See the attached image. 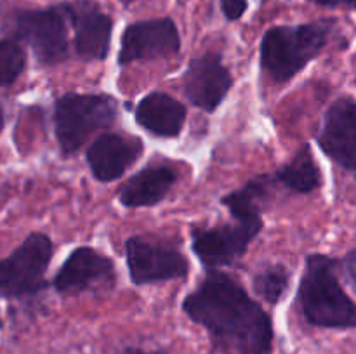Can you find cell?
I'll return each instance as SVG.
<instances>
[{"label":"cell","mask_w":356,"mask_h":354,"mask_svg":"<svg viewBox=\"0 0 356 354\" xmlns=\"http://www.w3.org/2000/svg\"><path fill=\"white\" fill-rule=\"evenodd\" d=\"M183 309L191 321L204 326L222 354H270L273 326L270 316L228 274L212 271Z\"/></svg>","instance_id":"1"},{"label":"cell","mask_w":356,"mask_h":354,"mask_svg":"<svg viewBox=\"0 0 356 354\" xmlns=\"http://www.w3.org/2000/svg\"><path fill=\"white\" fill-rule=\"evenodd\" d=\"M334 260L312 255L299 285L298 302L306 321L323 328H355L356 304L344 294Z\"/></svg>","instance_id":"2"},{"label":"cell","mask_w":356,"mask_h":354,"mask_svg":"<svg viewBox=\"0 0 356 354\" xmlns=\"http://www.w3.org/2000/svg\"><path fill=\"white\" fill-rule=\"evenodd\" d=\"M327 35L329 26L322 23L273 28L261 44V65L275 82H287L320 54Z\"/></svg>","instance_id":"3"},{"label":"cell","mask_w":356,"mask_h":354,"mask_svg":"<svg viewBox=\"0 0 356 354\" xmlns=\"http://www.w3.org/2000/svg\"><path fill=\"white\" fill-rule=\"evenodd\" d=\"M117 118V103L103 94H66L54 110L56 135L65 155L75 153L99 128Z\"/></svg>","instance_id":"4"},{"label":"cell","mask_w":356,"mask_h":354,"mask_svg":"<svg viewBox=\"0 0 356 354\" xmlns=\"http://www.w3.org/2000/svg\"><path fill=\"white\" fill-rule=\"evenodd\" d=\"M51 257V239L42 233H31L9 257L0 260V297H23L42 290Z\"/></svg>","instance_id":"5"},{"label":"cell","mask_w":356,"mask_h":354,"mask_svg":"<svg viewBox=\"0 0 356 354\" xmlns=\"http://www.w3.org/2000/svg\"><path fill=\"white\" fill-rule=\"evenodd\" d=\"M14 33L33 49L44 65H56L68 56L65 16L59 9L19 12L14 17Z\"/></svg>","instance_id":"6"},{"label":"cell","mask_w":356,"mask_h":354,"mask_svg":"<svg viewBox=\"0 0 356 354\" xmlns=\"http://www.w3.org/2000/svg\"><path fill=\"white\" fill-rule=\"evenodd\" d=\"M263 228V221L225 224L218 228L195 229L191 233L193 250L205 267L228 266L245 253L247 246Z\"/></svg>","instance_id":"7"},{"label":"cell","mask_w":356,"mask_h":354,"mask_svg":"<svg viewBox=\"0 0 356 354\" xmlns=\"http://www.w3.org/2000/svg\"><path fill=\"white\" fill-rule=\"evenodd\" d=\"M125 253L136 285L174 280L188 273V262L183 253L149 238L134 236L127 239Z\"/></svg>","instance_id":"8"},{"label":"cell","mask_w":356,"mask_h":354,"mask_svg":"<svg viewBox=\"0 0 356 354\" xmlns=\"http://www.w3.org/2000/svg\"><path fill=\"white\" fill-rule=\"evenodd\" d=\"M181 47L179 33L170 19H153L134 23L122 37L118 62L129 65L143 59L170 58Z\"/></svg>","instance_id":"9"},{"label":"cell","mask_w":356,"mask_h":354,"mask_svg":"<svg viewBox=\"0 0 356 354\" xmlns=\"http://www.w3.org/2000/svg\"><path fill=\"white\" fill-rule=\"evenodd\" d=\"M327 156L356 176V103L339 99L329 108L318 135Z\"/></svg>","instance_id":"10"},{"label":"cell","mask_w":356,"mask_h":354,"mask_svg":"<svg viewBox=\"0 0 356 354\" xmlns=\"http://www.w3.org/2000/svg\"><path fill=\"white\" fill-rule=\"evenodd\" d=\"M115 280V266L103 253L80 246L66 259L54 280L59 294L73 295L94 287L111 285Z\"/></svg>","instance_id":"11"},{"label":"cell","mask_w":356,"mask_h":354,"mask_svg":"<svg viewBox=\"0 0 356 354\" xmlns=\"http://www.w3.org/2000/svg\"><path fill=\"white\" fill-rule=\"evenodd\" d=\"M232 87V75L219 54L193 59L184 73V92L195 106L214 111Z\"/></svg>","instance_id":"12"},{"label":"cell","mask_w":356,"mask_h":354,"mask_svg":"<svg viewBox=\"0 0 356 354\" xmlns=\"http://www.w3.org/2000/svg\"><path fill=\"white\" fill-rule=\"evenodd\" d=\"M65 14L70 17L75 30V47L79 56L86 59H104L111 38L110 17L101 12L92 2H76L65 6Z\"/></svg>","instance_id":"13"},{"label":"cell","mask_w":356,"mask_h":354,"mask_svg":"<svg viewBox=\"0 0 356 354\" xmlns=\"http://www.w3.org/2000/svg\"><path fill=\"white\" fill-rule=\"evenodd\" d=\"M143 142L131 135L104 134L92 142L87 151V162L94 177L115 180L141 156Z\"/></svg>","instance_id":"14"},{"label":"cell","mask_w":356,"mask_h":354,"mask_svg":"<svg viewBox=\"0 0 356 354\" xmlns=\"http://www.w3.org/2000/svg\"><path fill=\"white\" fill-rule=\"evenodd\" d=\"M186 118V108L163 92L146 96L136 110V120L152 134L160 137H176Z\"/></svg>","instance_id":"15"},{"label":"cell","mask_w":356,"mask_h":354,"mask_svg":"<svg viewBox=\"0 0 356 354\" xmlns=\"http://www.w3.org/2000/svg\"><path fill=\"white\" fill-rule=\"evenodd\" d=\"M177 174L169 167H149L132 176L120 189L125 207H149L165 198L176 184Z\"/></svg>","instance_id":"16"},{"label":"cell","mask_w":356,"mask_h":354,"mask_svg":"<svg viewBox=\"0 0 356 354\" xmlns=\"http://www.w3.org/2000/svg\"><path fill=\"white\" fill-rule=\"evenodd\" d=\"M268 189H270V177L259 176L247 183L242 189L233 191L232 194L222 198V203L229 208L236 221L257 222L261 221L259 207L268 196Z\"/></svg>","instance_id":"17"},{"label":"cell","mask_w":356,"mask_h":354,"mask_svg":"<svg viewBox=\"0 0 356 354\" xmlns=\"http://www.w3.org/2000/svg\"><path fill=\"white\" fill-rule=\"evenodd\" d=\"M275 179L289 189L298 191V193H309V191L315 189L320 184V172L316 169L315 160H313L308 146H305L287 167L278 170Z\"/></svg>","instance_id":"18"},{"label":"cell","mask_w":356,"mask_h":354,"mask_svg":"<svg viewBox=\"0 0 356 354\" xmlns=\"http://www.w3.org/2000/svg\"><path fill=\"white\" fill-rule=\"evenodd\" d=\"M289 287V273L282 266H271L261 271L254 280V290L270 304H277Z\"/></svg>","instance_id":"19"},{"label":"cell","mask_w":356,"mask_h":354,"mask_svg":"<svg viewBox=\"0 0 356 354\" xmlns=\"http://www.w3.org/2000/svg\"><path fill=\"white\" fill-rule=\"evenodd\" d=\"M26 65L23 47L14 40H0V85H10Z\"/></svg>","instance_id":"20"},{"label":"cell","mask_w":356,"mask_h":354,"mask_svg":"<svg viewBox=\"0 0 356 354\" xmlns=\"http://www.w3.org/2000/svg\"><path fill=\"white\" fill-rule=\"evenodd\" d=\"M221 3L228 19H238L247 9V0H221Z\"/></svg>","instance_id":"21"},{"label":"cell","mask_w":356,"mask_h":354,"mask_svg":"<svg viewBox=\"0 0 356 354\" xmlns=\"http://www.w3.org/2000/svg\"><path fill=\"white\" fill-rule=\"evenodd\" d=\"M322 6L337 7V6H346V7H356V0H316Z\"/></svg>","instance_id":"22"},{"label":"cell","mask_w":356,"mask_h":354,"mask_svg":"<svg viewBox=\"0 0 356 354\" xmlns=\"http://www.w3.org/2000/svg\"><path fill=\"white\" fill-rule=\"evenodd\" d=\"M122 354H167L165 351H143L138 347H127Z\"/></svg>","instance_id":"23"},{"label":"cell","mask_w":356,"mask_h":354,"mask_svg":"<svg viewBox=\"0 0 356 354\" xmlns=\"http://www.w3.org/2000/svg\"><path fill=\"white\" fill-rule=\"evenodd\" d=\"M348 271H350L351 280H353L355 285H356V253H353V255L348 259Z\"/></svg>","instance_id":"24"},{"label":"cell","mask_w":356,"mask_h":354,"mask_svg":"<svg viewBox=\"0 0 356 354\" xmlns=\"http://www.w3.org/2000/svg\"><path fill=\"white\" fill-rule=\"evenodd\" d=\"M125 2H129V0H125Z\"/></svg>","instance_id":"25"}]
</instances>
